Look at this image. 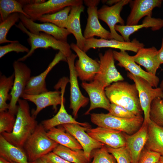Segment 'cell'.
I'll list each match as a JSON object with an SVG mask.
<instances>
[{"label":"cell","instance_id":"ee69618b","mask_svg":"<svg viewBox=\"0 0 163 163\" xmlns=\"http://www.w3.org/2000/svg\"><path fill=\"white\" fill-rule=\"evenodd\" d=\"M23 6L32 4L43 3L46 0H18Z\"/></svg>","mask_w":163,"mask_h":163},{"label":"cell","instance_id":"277c9868","mask_svg":"<svg viewBox=\"0 0 163 163\" xmlns=\"http://www.w3.org/2000/svg\"><path fill=\"white\" fill-rule=\"evenodd\" d=\"M58 144L50 138L46 130L40 123L29 137L23 147L29 162L43 157L52 152Z\"/></svg>","mask_w":163,"mask_h":163},{"label":"cell","instance_id":"db71d44e","mask_svg":"<svg viewBox=\"0 0 163 163\" xmlns=\"http://www.w3.org/2000/svg\"><path fill=\"white\" fill-rule=\"evenodd\" d=\"M162 101H163V97L162 98Z\"/></svg>","mask_w":163,"mask_h":163},{"label":"cell","instance_id":"f5cc1de1","mask_svg":"<svg viewBox=\"0 0 163 163\" xmlns=\"http://www.w3.org/2000/svg\"><path fill=\"white\" fill-rule=\"evenodd\" d=\"M11 163H16V162H11Z\"/></svg>","mask_w":163,"mask_h":163},{"label":"cell","instance_id":"836d02e7","mask_svg":"<svg viewBox=\"0 0 163 163\" xmlns=\"http://www.w3.org/2000/svg\"><path fill=\"white\" fill-rule=\"evenodd\" d=\"M23 5L18 0H0V15L1 22L6 19L11 14L18 13L22 14L30 18L23 10Z\"/></svg>","mask_w":163,"mask_h":163},{"label":"cell","instance_id":"7402d4cb","mask_svg":"<svg viewBox=\"0 0 163 163\" xmlns=\"http://www.w3.org/2000/svg\"><path fill=\"white\" fill-rule=\"evenodd\" d=\"M21 98L32 102L36 105V109L32 114L36 118L39 113L46 107L53 106L56 110L57 106L61 104L62 95L61 91L58 90L48 91L35 95L24 93Z\"/></svg>","mask_w":163,"mask_h":163},{"label":"cell","instance_id":"d4e9b609","mask_svg":"<svg viewBox=\"0 0 163 163\" xmlns=\"http://www.w3.org/2000/svg\"><path fill=\"white\" fill-rule=\"evenodd\" d=\"M134 61L143 66L146 72L156 75L161 64L158 55V50L154 46L139 49L132 56Z\"/></svg>","mask_w":163,"mask_h":163},{"label":"cell","instance_id":"9c48e42d","mask_svg":"<svg viewBox=\"0 0 163 163\" xmlns=\"http://www.w3.org/2000/svg\"><path fill=\"white\" fill-rule=\"evenodd\" d=\"M81 0H49L40 3L24 6V12L35 21L43 15L51 14L68 6L83 5Z\"/></svg>","mask_w":163,"mask_h":163},{"label":"cell","instance_id":"74e56055","mask_svg":"<svg viewBox=\"0 0 163 163\" xmlns=\"http://www.w3.org/2000/svg\"><path fill=\"white\" fill-rule=\"evenodd\" d=\"M15 115L7 110L0 112V134L12 132L16 120Z\"/></svg>","mask_w":163,"mask_h":163},{"label":"cell","instance_id":"ab89813d","mask_svg":"<svg viewBox=\"0 0 163 163\" xmlns=\"http://www.w3.org/2000/svg\"><path fill=\"white\" fill-rule=\"evenodd\" d=\"M109 114L118 117L123 118H132L136 116L131 111L118 105L111 103Z\"/></svg>","mask_w":163,"mask_h":163},{"label":"cell","instance_id":"e0dca14e","mask_svg":"<svg viewBox=\"0 0 163 163\" xmlns=\"http://www.w3.org/2000/svg\"><path fill=\"white\" fill-rule=\"evenodd\" d=\"M144 44L136 39L129 42L121 41L114 39L106 40L94 37L85 39V46L83 51L86 53L90 49L101 48H110L120 50L129 51L137 53L140 49L144 47Z\"/></svg>","mask_w":163,"mask_h":163},{"label":"cell","instance_id":"2e32d148","mask_svg":"<svg viewBox=\"0 0 163 163\" xmlns=\"http://www.w3.org/2000/svg\"><path fill=\"white\" fill-rule=\"evenodd\" d=\"M62 126L78 141L82 148L85 156L89 162L93 151L105 145L96 140L86 133L88 128L75 124H64Z\"/></svg>","mask_w":163,"mask_h":163},{"label":"cell","instance_id":"681fc988","mask_svg":"<svg viewBox=\"0 0 163 163\" xmlns=\"http://www.w3.org/2000/svg\"><path fill=\"white\" fill-rule=\"evenodd\" d=\"M160 88L163 91V79L161 81L160 84Z\"/></svg>","mask_w":163,"mask_h":163},{"label":"cell","instance_id":"9a60e30c","mask_svg":"<svg viewBox=\"0 0 163 163\" xmlns=\"http://www.w3.org/2000/svg\"><path fill=\"white\" fill-rule=\"evenodd\" d=\"M113 52L114 59L118 62V66L124 68L132 74L146 80L153 88L157 87L159 82L158 77L142 69L126 51L113 50Z\"/></svg>","mask_w":163,"mask_h":163},{"label":"cell","instance_id":"5b68a950","mask_svg":"<svg viewBox=\"0 0 163 163\" xmlns=\"http://www.w3.org/2000/svg\"><path fill=\"white\" fill-rule=\"evenodd\" d=\"M90 118L92 123L98 126L120 131L129 135L136 132L144 121L142 115L126 119L115 117L108 113H92Z\"/></svg>","mask_w":163,"mask_h":163},{"label":"cell","instance_id":"52a82bcc","mask_svg":"<svg viewBox=\"0 0 163 163\" xmlns=\"http://www.w3.org/2000/svg\"><path fill=\"white\" fill-rule=\"evenodd\" d=\"M127 76L133 81L138 91L141 108L144 114L143 123L148 124L150 121V112L152 101L163 97V91L160 87L153 88L146 80L135 76L129 72Z\"/></svg>","mask_w":163,"mask_h":163},{"label":"cell","instance_id":"d6a6232c","mask_svg":"<svg viewBox=\"0 0 163 163\" xmlns=\"http://www.w3.org/2000/svg\"><path fill=\"white\" fill-rule=\"evenodd\" d=\"M71 9V6H68L55 13L42 15L37 20L42 23H51L60 28H66Z\"/></svg>","mask_w":163,"mask_h":163},{"label":"cell","instance_id":"7c38bea8","mask_svg":"<svg viewBox=\"0 0 163 163\" xmlns=\"http://www.w3.org/2000/svg\"><path fill=\"white\" fill-rule=\"evenodd\" d=\"M84 2L88 7V18L83 34L84 38L89 39L96 36L106 40L113 39L110 32L104 28L98 20L97 6L100 0H86Z\"/></svg>","mask_w":163,"mask_h":163},{"label":"cell","instance_id":"603a6c76","mask_svg":"<svg viewBox=\"0 0 163 163\" xmlns=\"http://www.w3.org/2000/svg\"><path fill=\"white\" fill-rule=\"evenodd\" d=\"M61 61L67 62V58L59 51L45 70L37 76H31L26 87L24 93L35 95L48 91L46 87V78L53 68Z\"/></svg>","mask_w":163,"mask_h":163},{"label":"cell","instance_id":"f35d334b","mask_svg":"<svg viewBox=\"0 0 163 163\" xmlns=\"http://www.w3.org/2000/svg\"><path fill=\"white\" fill-rule=\"evenodd\" d=\"M105 146L108 152L114 156L117 163H131L130 155L125 146L117 149L106 145Z\"/></svg>","mask_w":163,"mask_h":163},{"label":"cell","instance_id":"60d3db41","mask_svg":"<svg viewBox=\"0 0 163 163\" xmlns=\"http://www.w3.org/2000/svg\"><path fill=\"white\" fill-rule=\"evenodd\" d=\"M30 50L26 46L18 41L11 43L7 45L0 46V58H2L5 54L11 52L19 53H28Z\"/></svg>","mask_w":163,"mask_h":163},{"label":"cell","instance_id":"6da1fadb","mask_svg":"<svg viewBox=\"0 0 163 163\" xmlns=\"http://www.w3.org/2000/svg\"><path fill=\"white\" fill-rule=\"evenodd\" d=\"M18 103L16 120L12 131L1 134L11 144L23 149L26 141L38 124L36 118L31 114L27 101L20 98Z\"/></svg>","mask_w":163,"mask_h":163},{"label":"cell","instance_id":"8fae6325","mask_svg":"<svg viewBox=\"0 0 163 163\" xmlns=\"http://www.w3.org/2000/svg\"><path fill=\"white\" fill-rule=\"evenodd\" d=\"M77 55L72 53L66 58L69 71L70 83V105L69 108L72 110V114L77 117L80 109L86 106L89 101L88 98L84 96L79 88L78 76L75 68V61Z\"/></svg>","mask_w":163,"mask_h":163},{"label":"cell","instance_id":"f907efd6","mask_svg":"<svg viewBox=\"0 0 163 163\" xmlns=\"http://www.w3.org/2000/svg\"><path fill=\"white\" fill-rule=\"evenodd\" d=\"M160 161L162 163H163V156H161Z\"/></svg>","mask_w":163,"mask_h":163},{"label":"cell","instance_id":"30bf717a","mask_svg":"<svg viewBox=\"0 0 163 163\" xmlns=\"http://www.w3.org/2000/svg\"><path fill=\"white\" fill-rule=\"evenodd\" d=\"M130 0H120L111 6L103 5L97 10L98 19L105 22L109 27L113 39L121 41L124 40L122 36L117 32L115 26L117 23L125 25V22L120 15L123 7L129 3Z\"/></svg>","mask_w":163,"mask_h":163},{"label":"cell","instance_id":"7a4b0ae2","mask_svg":"<svg viewBox=\"0 0 163 163\" xmlns=\"http://www.w3.org/2000/svg\"><path fill=\"white\" fill-rule=\"evenodd\" d=\"M105 91L111 103L122 106L136 116L142 115L143 112L135 84L123 81L114 82L106 88Z\"/></svg>","mask_w":163,"mask_h":163},{"label":"cell","instance_id":"d590c367","mask_svg":"<svg viewBox=\"0 0 163 163\" xmlns=\"http://www.w3.org/2000/svg\"><path fill=\"white\" fill-rule=\"evenodd\" d=\"M150 118L156 124L163 127V101L161 98H155L152 102Z\"/></svg>","mask_w":163,"mask_h":163},{"label":"cell","instance_id":"7dc6e473","mask_svg":"<svg viewBox=\"0 0 163 163\" xmlns=\"http://www.w3.org/2000/svg\"><path fill=\"white\" fill-rule=\"evenodd\" d=\"M120 0H110L106 1L107 4L109 5H112L113 4H115L120 1Z\"/></svg>","mask_w":163,"mask_h":163},{"label":"cell","instance_id":"8992f818","mask_svg":"<svg viewBox=\"0 0 163 163\" xmlns=\"http://www.w3.org/2000/svg\"><path fill=\"white\" fill-rule=\"evenodd\" d=\"M13 66L14 77L13 87L10 93L11 99L8 111L16 115L17 103L24 94L26 87L31 77V70L25 64L18 60L14 61Z\"/></svg>","mask_w":163,"mask_h":163},{"label":"cell","instance_id":"ffe728a7","mask_svg":"<svg viewBox=\"0 0 163 163\" xmlns=\"http://www.w3.org/2000/svg\"><path fill=\"white\" fill-rule=\"evenodd\" d=\"M161 0H130L129 3L131 11L126 21V25L138 24L143 18L152 16V11L156 7L161 6Z\"/></svg>","mask_w":163,"mask_h":163},{"label":"cell","instance_id":"ac0fdd59","mask_svg":"<svg viewBox=\"0 0 163 163\" xmlns=\"http://www.w3.org/2000/svg\"><path fill=\"white\" fill-rule=\"evenodd\" d=\"M20 20L25 28L34 34L39 35L42 32L58 40L67 42L68 36L71 34L66 28H60L50 23H37L22 14H20Z\"/></svg>","mask_w":163,"mask_h":163},{"label":"cell","instance_id":"484cf974","mask_svg":"<svg viewBox=\"0 0 163 163\" xmlns=\"http://www.w3.org/2000/svg\"><path fill=\"white\" fill-rule=\"evenodd\" d=\"M85 7L83 5L73 6L69 15L66 29L74 36L76 44L83 51L85 39L82 34L80 23L81 13L84 11Z\"/></svg>","mask_w":163,"mask_h":163},{"label":"cell","instance_id":"4fadbf2b","mask_svg":"<svg viewBox=\"0 0 163 163\" xmlns=\"http://www.w3.org/2000/svg\"><path fill=\"white\" fill-rule=\"evenodd\" d=\"M69 80L65 78H61L55 86L56 89L60 88L62 95V100L60 109L58 112L51 118L43 121L41 123L46 130L59 125L69 124H75L83 126L90 128L91 126L88 123H81L77 121L72 116L68 113L65 109L64 97L66 85L69 82Z\"/></svg>","mask_w":163,"mask_h":163},{"label":"cell","instance_id":"4316f807","mask_svg":"<svg viewBox=\"0 0 163 163\" xmlns=\"http://www.w3.org/2000/svg\"><path fill=\"white\" fill-rule=\"evenodd\" d=\"M163 27V19L146 16L144 18L141 24L131 26L117 24L115 29L120 33L124 41L129 42L130 36L142 28H150L152 30L156 31Z\"/></svg>","mask_w":163,"mask_h":163},{"label":"cell","instance_id":"f546056e","mask_svg":"<svg viewBox=\"0 0 163 163\" xmlns=\"http://www.w3.org/2000/svg\"><path fill=\"white\" fill-rule=\"evenodd\" d=\"M47 133L50 138L59 144L75 151L83 150L82 146L75 137L66 131L62 126L52 128L48 130Z\"/></svg>","mask_w":163,"mask_h":163},{"label":"cell","instance_id":"816d5d0a","mask_svg":"<svg viewBox=\"0 0 163 163\" xmlns=\"http://www.w3.org/2000/svg\"><path fill=\"white\" fill-rule=\"evenodd\" d=\"M155 163H162L161 161L160 160L159 161Z\"/></svg>","mask_w":163,"mask_h":163},{"label":"cell","instance_id":"7bdbcfd3","mask_svg":"<svg viewBox=\"0 0 163 163\" xmlns=\"http://www.w3.org/2000/svg\"><path fill=\"white\" fill-rule=\"evenodd\" d=\"M48 163H72L56 154L53 152L47 154L43 157Z\"/></svg>","mask_w":163,"mask_h":163},{"label":"cell","instance_id":"d6986e66","mask_svg":"<svg viewBox=\"0 0 163 163\" xmlns=\"http://www.w3.org/2000/svg\"><path fill=\"white\" fill-rule=\"evenodd\" d=\"M86 132L96 140L112 148L125 146L124 133L121 131L97 126L88 128Z\"/></svg>","mask_w":163,"mask_h":163},{"label":"cell","instance_id":"5bb4252c","mask_svg":"<svg viewBox=\"0 0 163 163\" xmlns=\"http://www.w3.org/2000/svg\"><path fill=\"white\" fill-rule=\"evenodd\" d=\"M70 46L78 57V59L75 64L78 77L83 81H93L100 69L99 62L88 56L76 44L72 43Z\"/></svg>","mask_w":163,"mask_h":163},{"label":"cell","instance_id":"f1b7e54d","mask_svg":"<svg viewBox=\"0 0 163 163\" xmlns=\"http://www.w3.org/2000/svg\"><path fill=\"white\" fill-rule=\"evenodd\" d=\"M145 147L163 156V127L151 120L148 124L147 138Z\"/></svg>","mask_w":163,"mask_h":163},{"label":"cell","instance_id":"8d00e7d4","mask_svg":"<svg viewBox=\"0 0 163 163\" xmlns=\"http://www.w3.org/2000/svg\"><path fill=\"white\" fill-rule=\"evenodd\" d=\"M92 161L90 163H117L114 156L107 150L105 145L94 150L92 153Z\"/></svg>","mask_w":163,"mask_h":163},{"label":"cell","instance_id":"e575fe53","mask_svg":"<svg viewBox=\"0 0 163 163\" xmlns=\"http://www.w3.org/2000/svg\"><path fill=\"white\" fill-rule=\"evenodd\" d=\"M20 20V14L15 13L10 15L0 24V43H12L18 40H11L7 39V35L10 29Z\"/></svg>","mask_w":163,"mask_h":163},{"label":"cell","instance_id":"ba28073f","mask_svg":"<svg viewBox=\"0 0 163 163\" xmlns=\"http://www.w3.org/2000/svg\"><path fill=\"white\" fill-rule=\"evenodd\" d=\"M100 69L93 81L105 89L112 83L124 79L115 65L113 50L109 49L104 54L100 53Z\"/></svg>","mask_w":163,"mask_h":163},{"label":"cell","instance_id":"b9f144b4","mask_svg":"<svg viewBox=\"0 0 163 163\" xmlns=\"http://www.w3.org/2000/svg\"><path fill=\"white\" fill-rule=\"evenodd\" d=\"M161 155L159 153L144 148L138 163H155L160 160Z\"/></svg>","mask_w":163,"mask_h":163},{"label":"cell","instance_id":"44dd1931","mask_svg":"<svg viewBox=\"0 0 163 163\" xmlns=\"http://www.w3.org/2000/svg\"><path fill=\"white\" fill-rule=\"evenodd\" d=\"M148 124L143 123L140 128L132 134L124 133L125 146L130 155L131 163H138L147 139Z\"/></svg>","mask_w":163,"mask_h":163},{"label":"cell","instance_id":"f6af8a7d","mask_svg":"<svg viewBox=\"0 0 163 163\" xmlns=\"http://www.w3.org/2000/svg\"><path fill=\"white\" fill-rule=\"evenodd\" d=\"M158 55L161 64H163V38L162 39L161 48L158 50Z\"/></svg>","mask_w":163,"mask_h":163},{"label":"cell","instance_id":"4dcf8cb0","mask_svg":"<svg viewBox=\"0 0 163 163\" xmlns=\"http://www.w3.org/2000/svg\"><path fill=\"white\" fill-rule=\"evenodd\" d=\"M52 152L72 163L90 162L86 158L82 149L75 151L58 144Z\"/></svg>","mask_w":163,"mask_h":163},{"label":"cell","instance_id":"cb8c5ba5","mask_svg":"<svg viewBox=\"0 0 163 163\" xmlns=\"http://www.w3.org/2000/svg\"><path fill=\"white\" fill-rule=\"evenodd\" d=\"M82 86L88 94L90 101V107L85 115L89 114L92 110L97 108L109 111L110 103L106 96L105 89L93 81L89 83L83 82Z\"/></svg>","mask_w":163,"mask_h":163},{"label":"cell","instance_id":"c3c4849f","mask_svg":"<svg viewBox=\"0 0 163 163\" xmlns=\"http://www.w3.org/2000/svg\"><path fill=\"white\" fill-rule=\"evenodd\" d=\"M0 163H11V162L8 161L3 157L0 156Z\"/></svg>","mask_w":163,"mask_h":163},{"label":"cell","instance_id":"83f0119b","mask_svg":"<svg viewBox=\"0 0 163 163\" xmlns=\"http://www.w3.org/2000/svg\"><path fill=\"white\" fill-rule=\"evenodd\" d=\"M0 156L10 162L29 163L27 156L23 149L11 144L1 134Z\"/></svg>","mask_w":163,"mask_h":163},{"label":"cell","instance_id":"3957f363","mask_svg":"<svg viewBox=\"0 0 163 163\" xmlns=\"http://www.w3.org/2000/svg\"><path fill=\"white\" fill-rule=\"evenodd\" d=\"M15 27L28 36V41L31 48L29 51L17 60L23 62L30 56L37 49H45L51 47L55 50H58L66 57L70 56L72 53L70 45L65 42L56 39L51 35L44 32H40L39 35L31 33L24 26L21 21Z\"/></svg>","mask_w":163,"mask_h":163},{"label":"cell","instance_id":"1f68e13d","mask_svg":"<svg viewBox=\"0 0 163 163\" xmlns=\"http://www.w3.org/2000/svg\"><path fill=\"white\" fill-rule=\"evenodd\" d=\"M14 74L7 77L4 75L0 76V112L7 111L9 107L8 100L10 101L11 96L9 92L13 87L14 79Z\"/></svg>","mask_w":163,"mask_h":163},{"label":"cell","instance_id":"bcb514c9","mask_svg":"<svg viewBox=\"0 0 163 163\" xmlns=\"http://www.w3.org/2000/svg\"><path fill=\"white\" fill-rule=\"evenodd\" d=\"M29 163H48L43 158H40L35 161L31 162H29ZM90 163V162L88 163Z\"/></svg>","mask_w":163,"mask_h":163}]
</instances>
